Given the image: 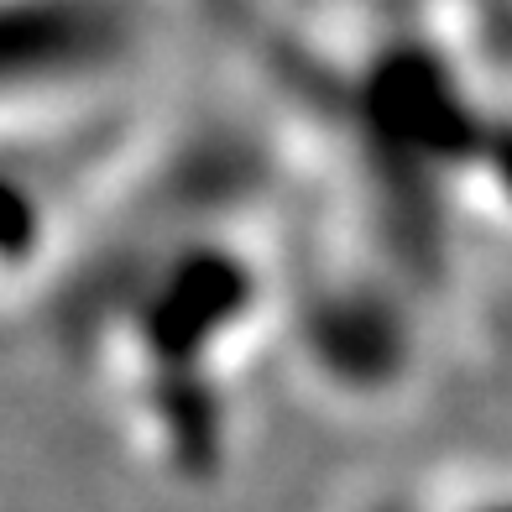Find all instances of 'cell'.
I'll return each instance as SVG.
<instances>
[{
    "instance_id": "cell-2",
    "label": "cell",
    "mask_w": 512,
    "mask_h": 512,
    "mask_svg": "<svg viewBox=\"0 0 512 512\" xmlns=\"http://www.w3.org/2000/svg\"><path fill=\"white\" fill-rule=\"evenodd\" d=\"M157 53L162 0H0V147L126 157Z\"/></svg>"
},
{
    "instance_id": "cell-3",
    "label": "cell",
    "mask_w": 512,
    "mask_h": 512,
    "mask_svg": "<svg viewBox=\"0 0 512 512\" xmlns=\"http://www.w3.org/2000/svg\"><path fill=\"white\" fill-rule=\"evenodd\" d=\"M392 512H512V471H492V476H465V481H445L418 492L413 502L392 507Z\"/></svg>"
},
{
    "instance_id": "cell-1",
    "label": "cell",
    "mask_w": 512,
    "mask_h": 512,
    "mask_svg": "<svg viewBox=\"0 0 512 512\" xmlns=\"http://www.w3.org/2000/svg\"><path fill=\"white\" fill-rule=\"evenodd\" d=\"M42 330L157 486L220 492L293 340V178L241 136H142L89 209Z\"/></svg>"
}]
</instances>
